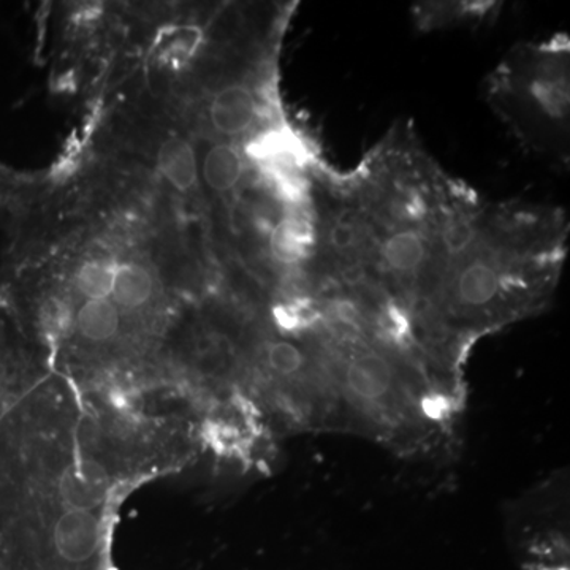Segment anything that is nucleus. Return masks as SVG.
I'll use <instances>...</instances> for the list:
<instances>
[{"label":"nucleus","instance_id":"1","mask_svg":"<svg viewBox=\"0 0 570 570\" xmlns=\"http://www.w3.org/2000/svg\"><path fill=\"white\" fill-rule=\"evenodd\" d=\"M490 100L524 144L568 161L569 43L556 38L507 56L490 83Z\"/></svg>","mask_w":570,"mask_h":570},{"label":"nucleus","instance_id":"2","mask_svg":"<svg viewBox=\"0 0 570 570\" xmlns=\"http://www.w3.org/2000/svg\"><path fill=\"white\" fill-rule=\"evenodd\" d=\"M252 170L244 148L235 141L214 140L199 159V176L213 195L220 199L237 197L248 185Z\"/></svg>","mask_w":570,"mask_h":570},{"label":"nucleus","instance_id":"3","mask_svg":"<svg viewBox=\"0 0 570 570\" xmlns=\"http://www.w3.org/2000/svg\"><path fill=\"white\" fill-rule=\"evenodd\" d=\"M71 331L86 349H109L126 330V316L110 300H79L71 306Z\"/></svg>","mask_w":570,"mask_h":570},{"label":"nucleus","instance_id":"4","mask_svg":"<svg viewBox=\"0 0 570 570\" xmlns=\"http://www.w3.org/2000/svg\"><path fill=\"white\" fill-rule=\"evenodd\" d=\"M157 299V281L150 266L140 261H117L112 296L114 306L129 316L150 309Z\"/></svg>","mask_w":570,"mask_h":570},{"label":"nucleus","instance_id":"5","mask_svg":"<svg viewBox=\"0 0 570 570\" xmlns=\"http://www.w3.org/2000/svg\"><path fill=\"white\" fill-rule=\"evenodd\" d=\"M155 168L179 193L193 192L199 186V155L192 141L181 135L161 141L155 152Z\"/></svg>","mask_w":570,"mask_h":570},{"label":"nucleus","instance_id":"6","mask_svg":"<svg viewBox=\"0 0 570 570\" xmlns=\"http://www.w3.org/2000/svg\"><path fill=\"white\" fill-rule=\"evenodd\" d=\"M116 264V261L105 255L79 262L71 276L74 296L78 300H110Z\"/></svg>","mask_w":570,"mask_h":570}]
</instances>
